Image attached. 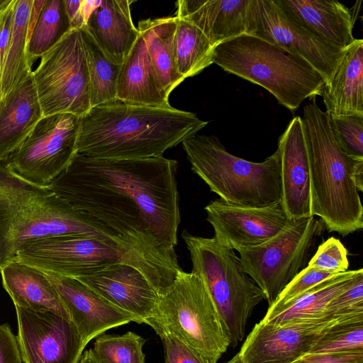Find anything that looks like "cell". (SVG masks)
Here are the masks:
<instances>
[{
    "label": "cell",
    "instance_id": "7bdbcfd3",
    "mask_svg": "<svg viewBox=\"0 0 363 363\" xmlns=\"http://www.w3.org/2000/svg\"><path fill=\"white\" fill-rule=\"evenodd\" d=\"M46 0H33L28 23L27 43L33 33Z\"/></svg>",
    "mask_w": 363,
    "mask_h": 363
},
{
    "label": "cell",
    "instance_id": "484cf974",
    "mask_svg": "<svg viewBox=\"0 0 363 363\" xmlns=\"http://www.w3.org/2000/svg\"><path fill=\"white\" fill-rule=\"evenodd\" d=\"M0 273L3 287L14 306L50 311L70 320L55 289L42 271L13 261L4 266Z\"/></svg>",
    "mask_w": 363,
    "mask_h": 363
},
{
    "label": "cell",
    "instance_id": "d6986e66",
    "mask_svg": "<svg viewBox=\"0 0 363 363\" xmlns=\"http://www.w3.org/2000/svg\"><path fill=\"white\" fill-rule=\"evenodd\" d=\"M281 204L289 219L311 217L308 145L302 118L295 116L278 141Z\"/></svg>",
    "mask_w": 363,
    "mask_h": 363
},
{
    "label": "cell",
    "instance_id": "603a6c76",
    "mask_svg": "<svg viewBox=\"0 0 363 363\" xmlns=\"http://www.w3.org/2000/svg\"><path fill=\"white\" fill-rule=\"evenodd\" d=\"M169 96L156 74L140 33L120 65L116 99L133 104L170 108Z\"/></svg>",
    "mask_w": 363,
    "mask_h": 363
},
{
    "label": "cell",
    "instance_id": "e575fe53",
    "mask_svg": "<svg viewBox=\"0 0 363 363\" xmlns=\"http://www.w3.org/2000/svg\"><path fill=\"white\" fill-rule=\"evenodd\" d=\"M307 266L333 274L345 272L349 267L347 250L339 239L329 238L318 246Z\"/></svg>",
    "mask_w": 363,
    "mask_h": 363
},
{
    "label": "cell",
    "instance_id": "7402d4cb",
    "mask_svg": "<svg viewBox=\"0 0 363 363\" xmlns=\"http://www.w3.org/2000/svg\"><path fill=\"white\" fill-rule=\"evenodd\" d=\"M129 0H94L85 26L113 62L121 65L140 33L133 24Z\"/></svg>",
    "mask_w": 363,
    "mask_h": 363
},
{
    "label": "cell",
    "instance_id": "1f68e13d",
    "mask_svg": "<svg viewBox=\"0 0 363 363\" xmlns=\"http://www.w3.org/2000/svg\"><path fill=\"white\" fill-rule=\"evenodd\" d=\"M72 30L64 0H46L26 45L28 65L56 45Z\"/></svg>",
    "mask_w": 363,
    "mask_h": 363
},
{
    "label": "cell",
    "instance_id": "ac0fdd59",
    "mask_svg": "<svg viewBox=\"0 0 363 363\" xmlns=\"http://www.w3.org/2000/svg\"><path fill=\"white\" fill-rule=\"evenodd\" d=\"M42 272L58 294L79 334L84 348L108 330L135 322L131 315L106 301L77 279Z\"/></svg>",
    "mask_w": 363,
    "mask_h": 363
},
{
    "label": "cell",
    "instance_id": "83f0119b",
    "mask_svg": "<svg viewBox=\"0 0 363 363\" xmlns=\"http://www.w3.org/2000/svg\"><path fill=\"white\" fill-rule=\"evenodd\" d=\"M175 28V16L142 20L137 27L156 74L169 95L185 79L177 72L174 59Z\"/></svg>",
    "mask_w": 363,
    "mask_h": 363
},
{
    "label": "cell",
    "instance_id": "cb8c5ba5",
    "mask_svg": "<svg viewBox=\"0 0 363 363\" xmlns=\"http://www.w3.org/2000/svg\"><path fill=\"white\" fill-rule=\"evenodd\" d=\"M332 118L363 116V40L356 39L320 92Z\"/></svg>",
    "mask_w": 363,
    "mask_h": 363
},
{
    "label": "cell",
    "instance_id": "60d3db41",
    "mask_svg": "<svg viewBox=\"0 0 363 363\" xmlns=\"http://www.w3.org/2000/svg\"><path fill=\"white\" fill-rule=\"evenodd\" d=\"M0 363H23L17 337L8 323L0 325Z\"/></svg>",
    "mask_w": 363,
    "mask_h": 363
},
{
    "label": "cell",
    "instance_id": "8992f818",
    "mask_svg": "<svg viewBox=\"0 0 363 363\" xmlns=\"http://www.w3.org/2000/svg\"><path fill=\"white\" fill-rule=\"evenodd\" d=\"M213 63L262 86L291 112L304 100L320 96L325 84L320 74L303 58L248 34L216 45Z\"/></svg>",
    "mask_w": 363,
    "mask_h": 363
},
{
    "label": "cell",
    "instance_id": "30bf717a",
    "mask_svg": "<svg viewBox=\"0 0 363 363\" xmlns=\"http://www.w3.org/2000/svg\"><path fill=\"white\" fill-rule=\"evenodd\" d=\"M323 225L315 216L290 219L278 234L267 242L238 251L243 271L263 291L269 307L306 267Z\"/></svg>",
    "mask_w": 363,
    "mask_h": 363
},
{
    "label": "cell",
    "instance_id": "d590c367",
    "mask_svg": "<svg viewBox=\"0 0 363 363\" xmlns=\"http://www.w3.org/2000/svg\"><path fill=\"white\" fill-rule=\"evenodd\" d=\"M330 123L343 150L350 156L363 158V116L330 117Z\"/></svg>",
    "mask_w": 363,
    "mask_h": 363
},
{
    "label": "cell",
    "instance_id": "4fadbf2b",
    "mask_svg": "<svg viewBox=\"0 0 363 363\" xmlns=\"http://www.w3.org/2000/svg\"><path fill=\"white\" fill-rule=\"evenodd\" d=\"M361 317L363 313L281 323L260 320L246 337L238 354L243 363H291L310 352L333 326Z\"/></svg>",
    "mask_w": 363,
    "mask_h": 363
},
{
    "label": "cell",
    "instance_id": "2e32d148",
    "mask_svg": "<svg viewBox=\"0 0 363 363\" xmlns=\"http://www.w3.org/2000/svg\"><path fill=\"white\" fill-rule=\"evenodd\" d=\"M214 239L237 250L259 245L278 234L289 222L281 202L268 206H242L217 199L204 208Z\"/></svg>",
    "mask_w": 363,
    "mask_h": 363
},
{
    "label": "cell",
    "instance_id": "5bb4252c",
    "mask_svg": "<svg viewBox=\"0 0 363 363\" xmlns=\"http://www.w3.org/2000/svg\"><path fill=\"white\" fill-rule=\"evenodd\" d=\"M248 35L303 58L320 74L325 84L331 79L347 51L330 46L298 26L276 0H251Z\"/></svg>",
    "mask_w": 363,
    "mask_h": 363
},
{
    "label": "cell",
    "instance_id": "ba28073f",
    "mask_svg": "<svg viewBox=\"0 0 363 363\" xmlns=\"http://www.w3.org/2000/svg\"><path fill=\"white\" fill-rule=\"evenodd\" d=\"M147 325L176 337L206 363H217L230 346L224 323L203 279L183 269L159 296Z\"/></svg>",
    "mask_w": 363,
    "mask_h": 363
},
{
    "label": "cell",
    "instance_id": "5b68a950",
    "mask_svg": "<svg viewBox=\"0 0 363 363\" xmlns=\"http://www.w3.org/2000/svg\"><path fill=\"white\" fill-rule=\"evenodd\" d=\"M15 261L43 272L78 278L108 265L123 263L140 272L159 296L172 285L182 270L177 258L89 235H63L25 244Z\"/></svg>",
    "mask_w": 363,
    "mask_h": 363
},
{
    "label": "cell",
    "instance_id": "277c9868",
    "mask_svg": "<svg viewBox=\"0 0 363 363\" xmlns=\"http://www.w3.org/2000/svg\"><path fill=\"white\" fill-rule=\"evenodd\" d=\"M311 179V211L330 232L342 236L363 227V158L349 155L337 140L330 116L315 99L303 108Z\"/></svg>",
    "mask_w": 363,
    "mask_h": 363
},
{
    "label": "cell",
    "instance_id": "f35d334b",
    "mask_svg": "<svg viewBox=\"0 0 363 363\" xmlns=\"http://www.w3.org/2000/svg\"><path fill=\"white\" fill-rule=\"evenodd\" d=\"M164 352V363H206L176 337L165 332L156 333Z\"/></svg>",
    "mask_w": 363,
    "mask_h": 363
},
{
    "label": "cell",
    "instance_id": "f546056e",
    "mask_svg": "<svg viewBox=\"0 0 363 363\" xmlns=\"http://www.w3.org/2000/svg\"><path fill=\"white\" fill-rule=\"evenodd\" d=\"M173 54L179 74L184 79L199 74L213 64L214 46L195 25L176 16Z\"/></svg>",
    "mask_w": 363,
    "mask_h": 363
},
{
    "label": "cell",
    "instance_id": "ee69618b",
    "mask_svg": "<svg viewBox=\"0 0 363 363\" xmlns=\"http://www.w3.org/2000/svg\"><path fill=\"white\" fill-rule=\"evenodd\" d=\"M78 363H100L92 349L83 352Z\"/></svg>",
    "mask_w": 363,
    "mask_h": 363
},
{
    "label": "cell",
    "instance_id": "ffe728a7",
    "mask_svg": "<svg viewBox=\"0 0 363 363\" xmlns=\"http://www.w3.org/2000/svg\"><path fill=\"white\" fill-rule=\"evenodd\" d=\"M296 23L329 45L347 50L355 41L354 13L336 0H276Z\"/></svg>",
    "mask_w": 363,
    "mask_h": 363
},
{
    "label": "cell",
    "instance_id": "6da1fadb",
    "mask_svg": "<svg viewBox=\"0 0 363 363\" xmlns=\"http://www.w3.org/2000/svg\"><path fill=\"white\" fill-rule=\"evenodd\" d=\"M177 167L176 160L163 156L108 159L77 153L49 186L127 242L178 258Z\"/></svg>",
    "mask_w": 363,
    "mask_h": 363
},
{
    "label": "cell",
    "instance_id": "f6af8a7d",
    "mask_svg": "<svg viewBox=\"0 0 363 363\" xmlns=\"http://www.w3.org/2000/svg\"><path fill=\"white\" fill-rule=\"evenodd\" d=\"M225 363H243L240 359L238 353H237L234 357H233L229 361Z\"/></svg>",
    "mask_w": 363,
    "mask_h": 363
},
{
    "label": "cell",
    "instance_id": "d6a6232c",
    "mask_svg": "<svg viewBox=\"0 0 363 363\" xmlns=\"http://www.w3.org/2000/svg\"><path fill=\"white\" fill-rule=\"evenodd\" d=\"M145 342L132 331L120 335L102 334L96 337L92 350L100 363H145Z\"/></svg>",
    "mask_w": 363,
    "mask_h": 363
},
{
    "label": "cell",
    "instance_id": "4dcf8cb0",
    "mask_svg": "<svg viewBox=\"0 0 363 363\" xmlns=\"http://www.w3.org/2000/svg\"><path fill=\"white\" fill-rule=\"evenodd\" d=\"M80 30L89 77L91 108L116 99L120 65L106 56L85 26Z\"/></svg>",
    "mask_w": 363,
    "mask_h": 363
},
{
    "label": "cell",
    "instance_id": "836d02e7",
    "mask_svg": "<svg viewBox=\"0 0 363 363\" xmlns=\"http://www.w3.org/2000/svg\"><path fill=\"white\" fill-rule=\"evenodd\" d=\"M354 350H363V317L333 326L308 352L335 353Z\"/></svg>",
    "mask_w": 363,
    "mask_h": 363
},
{
    "label": "cell",
    "instance_id": "7a4b0ae2",
    "mask_svg": "<svg viewBox=\"0 0 363 363\" xmlns=\"http://www.w3.org/2000/svg\"><path fill=\"white\" fill-rule=\"evenodd\" d=\"M207 124L196 114L172 106H142L116 99L81 117L77 153L108 159L162 157Z\"/></svg>",
    "mask_w": 363,
    "mask_h": 363
},
{
    "label": "cell",
    "instance_id": "52a82bcc",
    "mask_svg": "<svg viewBox=\"0 0 363 363\" xmlns=\"http://www.w3.org/2000/svg\"><path fill=\"white\" fill-rule=\"evenodd\" d=\"M182 143L191 170L223 201L255 206L281 202L277 150L263 162H255L228 152L215 135L195 134Z\"/></svg>",
    "mask_w": 363,
    "mask_h": 363
},
{
    "label": "cell",
    "instance_id": "d4e9b609",
    "mask_svg": "<svg viewBox=\"0 0 363 363\" xmlns=\"http://www.w3.org/2000/svg\"><path fill=\"white\" fill-rule=\"evenodd\" d=\"M42 117L31 73L0 103V162L23 142Z\"/></svg>",
    "mask_w": 363,
    "mask_h": 363
},
{
    "label": "cell",
    "instance_id": "9c48e42d",
    "mask_svg": "<svg viewBox=\"0 0 363 363\" xmlns=\"http://www.w3.org/2000/svg\"><path fill=\"white\" fill-rule=\"evenodd\" d=\"M182 238L190 254L192 272L204 281L235 347L242 342L247 321L265 300L261 289L243 271L234 250L220 245L214 238L194 235L184 230Z\"/></svg>",
    "mask_w": 363,
    "mask_h": 363
},
{
    "label": "cell",
    "instance_id": "8fae6325",
    "mask_svg": "<svg viewBox=\"0 0 363 363\" xmlns=\"http://www.w3.org/2000/svg\"><path fill=\"white\" fill-rule=\"evenodd\" d=\"M32 77L43 116L86 114L90 85L80 29H72L43 54Z\"/></svg>",
    "mask_w": 363,
    "mask_h": 363
},
{
    "label": "cell",
    "instance_id": "f1b7e54d",
    "mask_svg": "<svg viewBox=\"0 0 363 363\" xmlns=\"http://www.w3.org/2000/svg\"><path fill=\"white\" fill-rule=\"evenodd\" d=\"M33 0H16L0 83V103L32 73L26 57L28 23Z\"/></svg>",
    "mask_w": 363,
    "mask_h": 363
},
{
    "label": "cell",
    "instance_id": "9a60e30c",
    "mask_svg": "<svg viewBox=\"0 0 363 363\" xmlns=\"http://www.w3.org/2000/svg\"><path fill=\"white\" fill-rule=\"evenodd\" d=\"M16 336L24 363H78L84 347L69 319L15 306Z\"/></svg>",
    "mask_w": 363,
    "mask_h": 363
},
{
    "label": "cell",
    "instance_id": "7c38bea8",
    "mask_svg": "<svg viewBox=\"0 0 363 363\" xmlns=\"http://www.w3.org/2000/svg\"><path fill=\"white\" fill-rule=\"evenodd\" d=\"M80 122L81 117L71 113L42 117L4 162L20 177L49 186L77 154Z\"/></svg>",
    "mask_w": 363,
    "mask_h": 363
},
{
    "label": "cell",
    "instance_id": "e0dca14e",
    "mask_svg": "<svg viewBox=\"0 0 363 363\" xmlns=\"http://www.w3.org/2000/svg\"><path fill=\"white\" fill-rule=\"evenodd\" d=\"M74 279L138 324H147L155 313L159 295L143 274L130 265L114 264Z\"/></svg>",
    "mask_w": 363,
    "mask_h": 363
},
{
    "label": "cell",
    "instance_id": "ab89813d",
    "mask_svg": "<svg viewBox=\"0 0 363 363\" xmlns=\"http://www.w3.org/2000/svg\"><path fill=\"white\" fill-rule=\"evenodd\" d=\"M291 363H363V350L335 353L307 352Z\"/></svg>",
    "mask_w": 363,
    "mask_h": 363
},
{
    "label": "cell",
    "instance_id": "74e56055",
    "mask_svg": "<svg viewBox=\"0 0 363 363\" xmlns=\"http://www.w3.org/2000/svg\"><path fill=\"white\" fill-rule=\"evenodd\" d=\"M350 313H363V272L347 289L329 303L325 311L327 316Z\"/></svg>",
    "mask_w": 363,
    "mask_h": 363
},
{
    "label": "cell",
    "instance_id": "44dd1931",
    "mask_svg": "<svg viewBox=\"0 0 363 363\" xmlns=\"http://www.w3.org/2000/svg\"><path fill=\"white\" fill-rule=\"evenodd\" d=\"M251 0H179L176 16L198 27L216 47L248 34Z\"/></svg>",
    "mask_w": 363,
    "mask_h": 363
},
{
    "label": "cell",
    "instance_id": "3957f363",
    "mask_svg": "<svg viewBox=\"0 0 363 363\" xmlns=\"http://www.w3.org/2000/svg\"><path fill=\"white\" fill-rule=\"evenodd\" d=\"M78 234L130 243L93 216L74 208L50 186L31 183L0 162V270L15 261L27 242Z\"/></svg>",
    "mask_w": 363,
    "mask_h": 363
},
{
    "label": "cell",
    "instance_id": "8d00e7d4",
    "mask_svg": "<svg viewBox=\"0 0 363 363\" xmlns=\"http://www.w3.org/2000/svg\"><path fill=\"white\" fill-rule=\"evenodd\" d=\"M334 275L306 266L284 287L268 309H276L294 301L306 291Z\"/></svg>",
    "mask_w": 363,
    "mask_h": 363
},
{
    "label": "cell",
    "instance_id": "4316f807",
    "mask_svg": "<svg viewBox=\"0 0 363 363\" xmlns=\"http://www.w3.org/2000/svg\"><path fill=\"white\" fill-rule=\"evenodd\" d=\"M362 269L347 270L319 283L294 301L280 308L267 310L264 322L281 323L291 319L327 317L329 303L347 289Z\"/></svg>",
    "mask_w": 363,
    "mask_h": 363
},
{
    "label": "cell",
    "instance_id": "b9f144b4",
    "mask_svg": "<svg viewBox=\"0 0 363 363\" xmlns=\"http://www.w3.org/2000/svg\"><path fill=\"white\" fill-rule=\"evenodd\" d=\"M65 11L69 18L72 29H81L85 25L82 10V0H64Z\"/></svg>",
    "mask_w": 363,
    "mask_h": 363
}]
</instances>
